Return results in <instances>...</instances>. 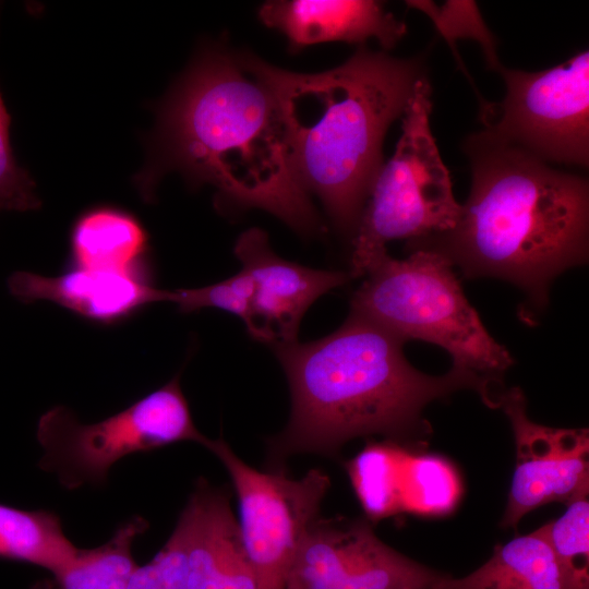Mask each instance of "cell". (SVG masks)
I'll return each mask as SVG.
<instances>
[{
	"label": "cell",
	"instance_id": "1",
	"mask_svg": "<svg viewBox=\"0 0 589 589\" xmlns=\"http://www.w3.org/2000/svg\"><path fill=\"white\" fill-rule=\"evenodd\" d=\"M147 147L134 177L145 201L178 170L194 185H214L224 202L263 208L303 235L321 229L290 168L273 94L225 49L194 59L160 106Z\"/></svg>",
	"mask_w": 589,
	"mask_h": 589
},
{
	"label": "cell",
	"instance_id": "2",
	"mask_svg": "<svg viewBox=\"0 0 589 589\" xmlns=\"http://www.w3.org/2000/svg\"><path fill=\"white\" fill-rule=\"evenodd\" d=\"M404 344L350 312L323 338L274 345L288 380L291 412L286 428L267 442V468L285 471V461L297 454L335 456L359 436L399 441L426 435L424 407L459 389H473L486 400V385L469 372L452 368L434 376L416 370Z\"/></svg>",
	"mask_w": 589,
	"mask_h": 589
},
{
	"label": "cell",
	"instance_id": "3",
	"mask_svg": "<svg viewBox=\"0 0 589 589\" xmlns=\"http://www.w3.org/2000/svg\"><path fill=\"white\" fill-rule=\"evenodd\" d=\"M236 59L277 103L297 182L321 200L336 229L352 240L384 164L385 134L428 76L424 59L361 46L345 63L321 73L290 72L251 53Z\"/></svg>",
	"mask_w": 589,
	"mask_h": 589
},
{
	"label": "cell",
	"instance_id": "4",
	"mask_svg": "<svg viewBox=\"0 0 589 589\" xmlns=\"http://www.w3.org/2000/svg\"><path fill=\"white\" fill-rule=\"evenodd\" d=\"M471 189L448 231L408 242L459 266L468 277L520 287L538 306L551 281L588 259L589 185L483 130L464 143Z\"/></svg>",
	"mask_w": 589,
	"mask_h": 589
},
{
	"label": "cell",
	"instance_id": "5",
	"mask_svg": "<svg viewBox=\"0 0 589 589\" xmlns=\"http://www.w3.org/2000/svg\"><path fill=\"white\" fill-rule=\"evenodd\" d=\"M351 299V313L363 316L405 342L419 339L446 350L453 368L479 377L491 408L505 390L503 375L513 364L507 349L486 330L467 300L452 263L430 250L405 260L387 252L373 262Z\"/></svg>",
	"mask_w": 589,
	"mask_h": 589
},
{
	"label": "cell",
	"instance_id": "6",
	"mask_svg": "<svg viewBox=\"0 0 589 589\" xmlns=\"http://www.w3.org/2000/svg\"><path fill=\"white\" fill-rule=\"evenodd\" d=\"M432 87L428 76L416 87L404 116L394 155L382 165L352 238L349 276H364L386 253V243L409 241L450 230L461 204L433 136Z\"/></svg>",
	"mask_w": 589,
	"mask_h": 589
},
{
	"label": "cell",
	"instance_id": "7",
	"mask_svg": "<svg viewBox=\"0 0 589 589\" xmlns=\"http://www.w3.org/2000/svg\"><path fill=\"white\" fill-rule=\"evenodd\" d=\"M37 440L44 450L39 467L55 473L67 490L101 486L111 467L129 455L184 441L204 447L211 442L193 421L180 374L98 422L82 423L68 408L56 406L39 418Z\"/></svg>",
	"mask_w": 589,
	"mask_h": 589
},
{
	"label": "cell",
	"instance_id": "8",
	"mask_svg": "<svg viewBox=\"0 0 589 589\" xmlns=\"http://www.w3.org/2000/svg\"><path fill=\"white\" fill-rule=\"evenodd\" d=\"M501 103L485 101V130L540 160L587 167L589 163V52L527 72L503 68Z\"/></svg>",
	"mask_w": 589,
	"mask_h": 589
},
{
	"label": "cell",
	"instance_id": "9",
	"mask_svg": "<svg viewBox=\"0 0 589 589\" xmlns=\"http://www.w3.org/2000/svg\"><path fill=\"white\" fill-rule=\"evenodd\" d=\"M226 468L239 505V531L256 589H285L299 545L318 517L330 486L321 469L293 479L286 471L257 470L223 438L206 447Z\"/></svg>",
	"mask_w": 589,
	"mask_h": 589
},
{
	"label": "cell",
	"instance_id": "10",
	"mask_svg": "<svg viewBox=\"0 0 589 589\" xmlns=\"http://www.w3.org/2000/svg\"><path fill=\"white\" fill-rule=\"evenodd\" d=\"M441 576L386 545L366 519L318 516L285 589H431Z\"/></svg>",
	"mask_w": 589,
	"mask_h": 589
},
{
	"label": "cell",
	"instance_id": "11",
	"mask_svg": "<svg viewBox=\"0 0 589 589\" xmlns=\"http://www.w3.org/2000/svg\"><path fill=\"white\" fill-rule=\"evenodd\" d=\"M497 408L507 414L515 437L516 462L501 525L517 528L529 512L551 502L566 505L587 497V429H555L532 422L524 393L505 389Z\"/></svg>",
	"mask_w": 589,
	"mask_h": 589
},
{
	"label": "cell",
	"instance_id": "12",
	"mask_svg": "<svg viewBox=\"0 0 589 589\" xmlns=\"http://www.w3.org/2000/svg\"><path fill=\"white\" fill-rule=\"evenodd\" d=\"M233 252L252 279L250 336L272 346L297 340L300 322L310 305L350 277L316 269L278 256L265 231L250 228L238 238Z\"/></svg>",
	"mask_w": 589,
	"mask_h": 589
},
{
	"label": "cell",
	"instance_id": "13",
	"mask_svg": "<svg viewBox=\"0 0 589 589\" xmlns=\"http://www.w3.org/2000/svg\"><path fill=\"white\" fill-rule=\"evenodd\" d=\"M10 292L23 302L48 301L101 324L125 320L148 304L168 302L169 290L152 283L148 268L105 271L77 266L56 276L13 273Z\"/></svg>",
	"mask_w": 589,
	"mask_h": 589
},
{
	"label": "cell",
	"instance_id": "14",
	"mask_svg": "<svg viewBox=\"0 0 589 589\" xmlns=\"http://www.w3.org/2000/svg\"><path fill=\"white\" fill-rule=\"evenodd\" d=\"M178 521L185 532L188 589H256L228 490L199 478Z\"/></svg>",
	"mask_w": 589,
	"mask_h": 589
},
{
	"label": "cell",
	"instance_id": "15",
	"mask_svg": "<svg viewBox=\"0 0 589 589\" xmlns=\"http://www.w3.org/2000/svg\"><path fill=\"white\" fill-rule=\"evenodd\" d=\"M261 21L281 32L291 48L326 41L363 44L375 38L392 49L405 36L406 24L372 0L268 1L260 8Z\"/></svg>",
	"mask_w": 589,
	"mask_h": 589
},
{
	"label": "cell",
	"instance_id": "16",
	"mask_svg": "<svg viewBox=\"0 0 589 589\" xmlns=\"http://www.w3.org/2000/svg\"><path fill=\"white\" fill-rule=\"evenodd\" d=\"M148 236L140 220L119 207L84 212L70 235L71 265L105 271L147 268Z\"/></svg>",
	"mask_w": 589,
	"mask_h": 589
},
{
	"label": "cell",
	"instance_id": "17",
	"mask_svg": "<svg viewBox=\"0 0 589 589\" xmlns=\"http://www.w3.org/2000/svg\"><path fill=\"white\" fill-rule=\"evenodd\" d=\"M431 589H569L538 530L497 545L482 566L462 578L441 576Z\"/></svg>",
	"mask_w": 589,
	"mask_h": 589
},
{
	"label": "cell",
	"instance_id": "18",
	"mask_svg": "<svg viewBox=\"0 0 589 589\" xmlns=\"http://www.w3.org/2000/svg\"><path fill=\"white\" fill-rule=\"evenodd\" d=\"M148 521L133 516L119 526L104 544L77 548L72 557L52 573L58 589H125L139 566L132 555L135 539L148 529Z\"/></svg>",
	"mask_w": 589,
	"mask_h": 589
},
{
	"label": "cell",
	"instance_id": "19",
	"mask_svg": "<svg viewBox=\"0 0 589 589\" xmlns=\"http://www.w3.org/2000/svg\"><path fill=\"white\" fill-rule=\"evenodd\" d=\"M76 549L57 514L0 504V558L28 563L52 574Z\"/></svg>",
	"mask_w": 589,
	"mask_h": 589
},
{
	"label": "cell",
	"instance_id": "20",
	"mask_svg": "<svg viewBox=\"0 0 589 589\" xmlns=\"http://www.w3.org/2000/svg\"><path fill=\"white\" fill-rule=\"evenodd\" d=\"M405 447L397 441L366 445L345 465L366 515L376 521L399 512V482Z\"/></svg>",
	"mask_w": 589,
	"mask_h": 589
},
{
	"label": "cell",
	"instance_id": "21",
	"mask_svg": "<svg viewBox=\"0 0 589 589\" xmlns=\"http://www.w3.org/2000/svg\"><path fill=\"white\" fill-rule=\"evenodd\" d=\"M459 493L452 467L431 455L405 450L400 481V513L438 515L450 510Z\"/></svg>",
	"mask_w": 589,
	"mask_h": 589
},
{
	"label": "cell",
	"instance_id": "22",
	"mask_svg": "<svg viewBox=\"0 0 589 589\" xmlns=\"http://www.w3.org/2000/svg\"><path fill=\"white\" fill-rule=\"evenodd\" d=\"M537 530L549 543L568 588L589 589L588 498L569 503L560 518Z\"/></svg>",
	"mask_w": 589,
	"mask_h": 589
},
{
	"label": "cell",
	"instance_id": "23",
	"mask_svg": "<svg viewBox=\"0 0 589 589\" xmlns=\"http://www.w3.org/2000/svg\"><path fill=\"white\" fill-rule=\"evenodd\" d=\"M407 3L431 19L436 31L452 48L458 65L468 77V72L456 49L455 41L458 39L466 38L477 41L481 46L488 68L498 73L503 70L504 65L497 55L496 39L473 1H446L442 5H436L432 1H408Z\"/></svg>",
	"mask_w": 589,
	"mask_h": 589
},
{
	"label": "cell",
	"instance_id": "24",
	"mask_svg": "<svg viewBox=\"0 0 589 589\" xmlns=\"http://www.w3.org/2000/svg\"><path fill=\"white\" fill-rule=\"evenodd\" d=\"M253 284L247 272L216 284L199 288L169 290L168 302L178 305L181 312L216 308L239 316L245 327L251 322Z\"/></svg>",
	"mask_w": 589,
	"mask_h": 589
},
{
	"label": "cell",
	"instance_id": "25",
	"mask_svg": "<svg viewBox=\"0 0 589 589\" xmlns=\"http://www.w3.org/2000/svg\"><path fill=\"white\" fill-rule=\"evenodd\" d=\"M125 589H188L187 540L179 521L155 556L135 568Z\"/></svg>",
	"mask_w": 589,
	"mask_h": 589
},
{
	"label": "cell",
	"instance_id": "26",
	"mask_svg": "<svg viewBox=\"0 0 589 589\" xmlns=\"http://www.w3.org/2000/svg\"><path fill=\"white\" fill-rule=\"evenodd\" d=\"M11 117L0 93V211L26 212L40 207L36 185L21 167L10 143Z\"/></svg>",
	"mask_w": 589,
	"mask_h": 589
},
{
	"label": "cell",
	"instance_id": "27",
	"mask_svg": "<svg viewBox=\"0 0 589 589\" xmlns=\"http://www.w3.org/2000/svg\"><path fill=\"white\" fill-rule=\"evenodd\" d=\"M29 589H58L52 578L40 579L32 585Z\"/></svg>",
	"mask_w": 589,
	"mask_h": 589
}]
</instances>
